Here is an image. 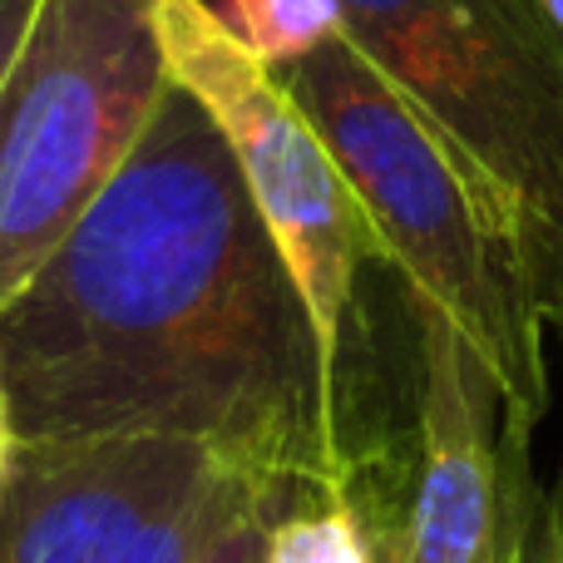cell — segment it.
<instances>
[{
    "label": "cell",
    "instance_id": "6da1fadb",
    "mask_svg": "<svg viewBox=\"0 0 563 563\" xmlns=\"http://www.w3.org/2000/svg\"><path fill=\"white\" fill-rule=\"evenodd\" d=\"M0 406L15 445L168 435L351 499L307 301L184 85L0 311Z\"/></svg>",
    "mask_w": 563,
    "mask_h": 563
},
{
    "label": "cell",
    "instance_id": "7a4b0ae2",
    "mask_svg": "<svg viewBox=\"0 0 563 563\" xmlns=\"http://www.w3.org/2000/svg\"><path fill=\"white\" fill-rule=\"evenodd\" d=\"M563 346V49L534 0H336Z\"/></svg>",
    "mask_w": 563,
    "mask_h": 563
},
{
    "label": "cell",
    "instance_id": "3957f363",
    "mask_svg": "<svg viewBox=\"0 0 563 563\" xmlns=\"http://www.w3.org/2000/svg\"><path fill=\"white\" fill-rule=\"evenodd\" d=\"M277 79L341 168L376 233L380 263L406 282L416 307L445 317L465 336L499 396L505 445L529 455V435L549 410L544 327L430 129L346 30Z\"/></svg>",
    "mask_w": 563,
    "mask_h": 563
},
{
    "label": "cell",
    "instance_id": "277c9868",
    "mask_svg": "<svg viewBox=\"0 0 563 563\" xmlns=\"http://www.w3.org/2000/svg\"><path fill=\"white\" fill-rule=\"evenodd\" d=\"M168 85L154 0H35L0 85V311L114 184Z\"/></svg>",
    "mask_w": 563,
    "mask_h": 563
},
{
    "label": "cell",
    "instance_id": "5b68a950",
    "mask_svg": "<svg viewBox=\"0 0 563 563\" xmlns=\"http://www.w3.org/2000/svg\"><path fill=\"white\" fill-rule=\"evenodd\" d=\"M154 15L168 75L208 109L223 144L233 148L238 174L273 233L282 263L291 267L301 301H307L341 450L356 287L361 267L380 263L376 233H371L361 203L351 198L341 168L331 164L321 134L301 114V104L287 95V85L273 69L257 65L228 35L213 0H154Z\"/></svg>",
    "mask_w": 563,
    "mask_h": 563
},
{
    "label": "cell",
    "instance_id": "8992f818",
    "mask_svg": "<svg viewBox=\"0 0 563 563\" xmlns=\"http://www.w3.org/2000/svg\"><path fill=\"white\" fill-rule=\"evenodd\" d=\"M273 495L311 499L194 440L119 435L15 445L0 505V563H198Z\"/></svg>",
    "mask_w": 563,
    "mask_h": 563
},
{
    "label": "cell",
    "instance_id": "52a82bcc",
    "mask_svg": "<svg viewBox=\"0 0 563 563\" xmlns=\"http://www.w3.org/2000/svg\"><path fill=\"white\" fill-rule=\"evenodd\" d=\"M410 311L420 386L400 563H525V534L509 525V509H519L509 460L525 465V450L505 445L499 396L465 336L416 301Z\"/></svg>",
    "mask_w": 563,
    "mask_h": 563
},
{
    "label": "cell",
    "instance_id": "ba28073f",
    "mask_svg": "<svg viewBox=\"0 0 563 563\" xmlns=\"http://www.w3.org/2000/svg\"><path fill=\"white\" fill-rule=\"evenodd\" d=\"M228 35L273 75L341 35L336 0H213Z\"/></svg>",
    "mask_w": 563,
    "mask_h": 563
},
{
    "label": "cell",
    "instance_id": "9c48e42d",
    "mask_svg": "<svg viewBox=\"0 0 563 563\" xmlns=\"http://www.w3.org/2000/svg\"><path fill=\"white\" fill-rule=\"evenodd\" d=\"M263 563H376L356 499H297L267 525Z\"/></svg>",
    "mask_w": 563,
    "mask_h": 563
},
{
    "label": "cell",
    "instance_id": "30bf717a",
    "mask_svg": "<svg viewBox=\"0 0 563 563\" xmlns=\"http://www.w3.org/2000/svg\"><path fill=\"white\" fill-rule=\"evenodd\" d=\"M311 499H321V495H311ZM287 505H297V499L273 495V499H263V505H253L247 515H238L233 525H228L223 534H218L213 544L203 549V559H198V563H263L267 525H273V519H277Z\"/></svg>",
    "mask_w": 563,
    "mask_h": 563
},
{
    "label": "cell",
    "instance_id": "8fae6325",
    "mask_svg": "<svg viewBox=\"0 0 563 563\" xmlns=\"http://www.w3.org/2000/svg\"><path fill=\"white\" fill-rule=\"evenodd\" d=\"M30 15H35V0H0V85H5V69L15 59L20 40H25Z\"/></svg>",
    "mask_w": 563,
    "mask_h": 563
},
{
    "label": "cell",
    "instance_id": "7c38bea8",
    "mask_svg": "<svg viewBox=\"0 0 563 563\" xmlns=\"http://www.w3.org/2000/svg\"><path fill=\"white\" fill-rule=\"evenodd\" d=\"M544 559L563 563V470H559V489H554V515H549V529H544Z\"/></svg>",
    "mask_w": 563,
    "mask_h": 563
},
{
    "label": "cell",
    "instance_id": "4fadbf2b",
    "mask_svg": "<svg viewBox=\"0 0 563 563\" xmlns=\"http://www.w3.org/2000/svg\"><path fill=\"white\" fill-rule=\"evenodd\" d=\"M10 455H15V435H10L5 406H0V505H5V475H10Z\"/></svg>",
    "mask_w": 563,
    "mask_h": 563
},
{
    "label": "cell",
    "instance_id": "5bb4252c",
    "mask_svg": "<svg viewBox=\"0 0 563 563\" xmlns=\"http://www.w3.org/2000/svg\"><path fill=\"white\" fill-rule=\"evenodd\" d=\"M534 10H539V20L554 30V40H559V49H563V0H534Z\"/></svg>",
    "mask_w": 563,
    "mask_h": 563
},
{
    "label": "cell",
    "instance_id": "9a60e30c",
    "mask_svg": "<svg viewBox=\"0 0 563 563\" xmlns=\"http://www.w3.org/2000/svg\"><path fill=\"white\" fill-rule=\"evenodd\" d=\"M544 563H554V559H544Z\"/></svg>",
    "mask_w": 563,
    "mask_h": 563
}]
</instances>
